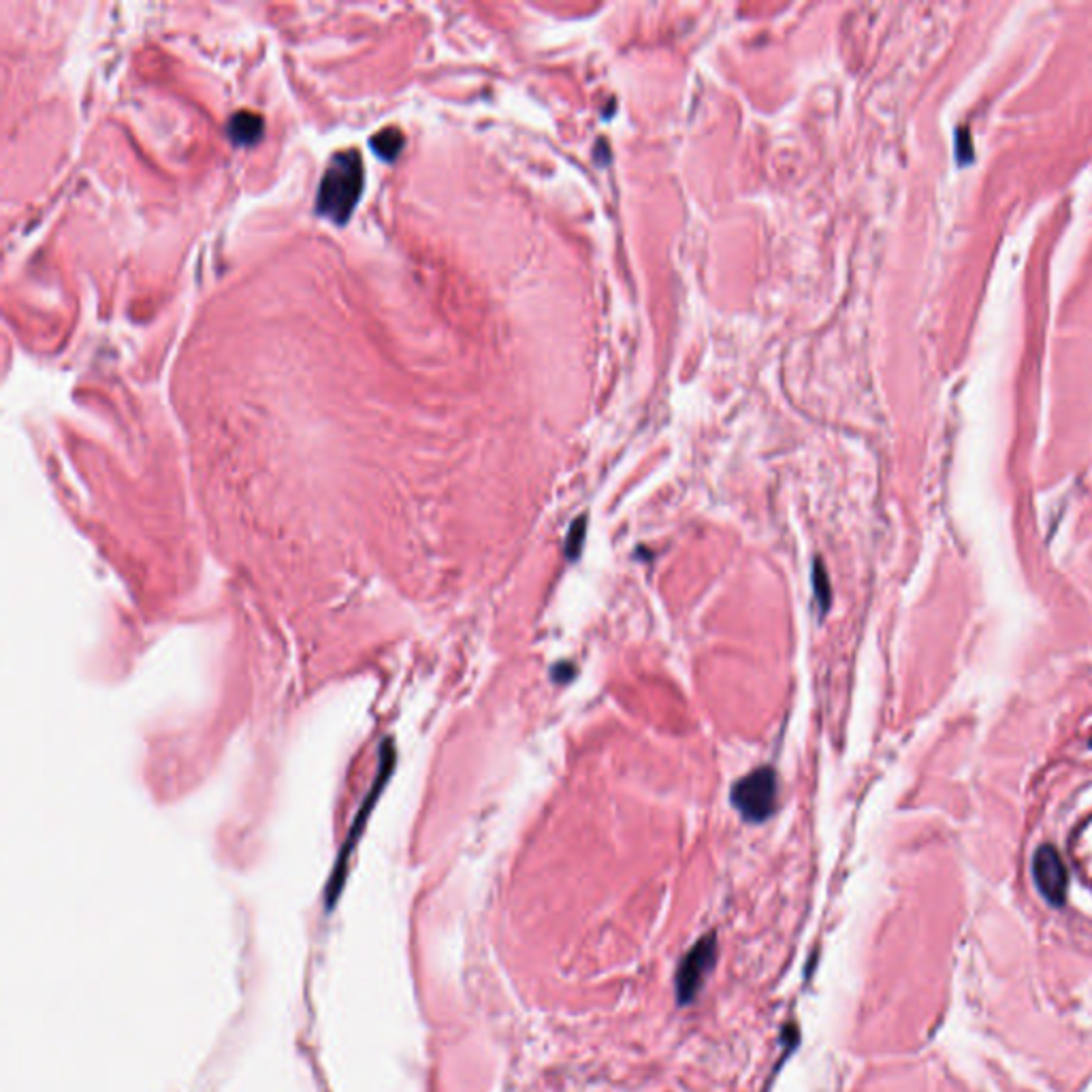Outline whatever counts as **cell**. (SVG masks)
Segmentation results:
<instances>
[{"instance_id":"6da1fadb","label":"cell","mask_w":1092,"mask_h":1092,"mask_svg":"<svg viewBox=\"0 0 1092 1092\" xmlns=\"http://www.w3.org/2000/svg\"><path fill=\"white\" fill-rule=\"evenodd\" d=\"M363 193V158L359 152H339L322 176L316 210L333 223L344 224L352 216Z\"/></svg>"},{"instance_id":"7a4b0ae2","label":"cell","mask_w":1092,"mask_h":1092,"mask_svg":"<svg viewBox=\"0 0 1092 1092\" xmlns=\"http://www.w3.org/2000/svg\"><path fill=\"white\" fill-rule=\"evenodd\" d=\"M393 768H395V749L391 747V741H386L385 745H382V751H380V771H378V777H375L372 790L367 792V796H366V801H363V807L359 811V815H356V820L352 821L348 839H346V843L342 845V851H339V856H337L336 869H333V873H331L329 888H327V905H329V909H331L333 905H336L337 894L344 888L346 873H348V862H350L352 850H355L356 839L361 837L363 828H366L369 815H372L374 804L378 802L380 793H382V790H385V785H386V781H389V774L393 773Z\"/></svg>"},{"instance_id":"3957f363","label":"cell","mask_w":1092,"mask_h":1092,"mask_svg":"<svg viewBox=\"0 0 1092 1092\" xmlns=\"http://www.w3.org/2000/svg\"><path fill=\"white\" fill-rule=\"evenodd\" d=\"M730 801L745 821L762 823L771 820L779 804V779L771 766H762L745 774L732 785Z\"/></svg>"},{"instance_id":"277c9868","label":"cell","mask_w":1092,"mask_h":1092,"mask_svg":"<svg viewBox=\"0 0 1092 1092\" xmlns=\"http://www.w3.org/2000/svg\"><path fill=\"white\" fill-rule=\"evenodd\" d=\"M1032 879L1049 905H1062L1069 890V873L1052 845H1041L1032 856Z\"/></svg>"},{"instance_id":"5b68a950","label":"cell","mask_w":1092,"mask_h":1092,"mask_svg":"<svg viewBox=\"0 0 1092 1092\" xmlns=\"http://www.w3.org/2000/svg\"><path fill=\"white\" fill-rule=\"evenodd\" d=\"M715 954H717V950H715V936L711 935L702 936L694 945V950L688 954V958L683 960L677 975V990L681 1002L691 1001L700 992L702 983L707 980V973L711 971L715 963Z\"/></svg>"},{"instance_id":"8992f818","label":"cell","mask_w":1092,"mask_h":1092,"mask_svg":"<svg viewBox=\"0 0 1092 1092\" xmlns=\"http://www.w3.org/2000/svg\"><path fill=\"white\" fill-rule=\"evenodd\" d=\"M262 130H265V122L252 111L235 113L226 124V135L237 146H252L262 137Z\"/></svg>"},{"instance_id":"52a82bcc","label":"cell","mask_w":1092,"mask_h":1092,"mask_svg":"<svg viewBox=\"0 0 1092 1092\" xmlns=\"http://www.w3.org/2000/svg\"><path fill=\"white\" fill-rule=\"evenodd\" d=\"M372 147L378 152L380 158L393 160V158H397L399 152H402L404 135L399 133L397 128H385V130H380L378 135H374Z\"/></svg>"},{"instance_id":"ba28073f","label":"cell","mask_w":1092,"mask_h":1092,"mask_svg":"<svg viewBox=\"0 0 1092 1092\" xmlns=\"http://www.w3.org/2000/svg\"><path fill=\"white\" fill-rule=\"evenodd\" d=\"M813 589H815V602L820 604L821 612L831 611L832 604V589H831V578H828V572L823 570L821 559H815L813 564Z\"/></svg>"},{"instance_id":"9c48e42d","label":"cell","mask_w":1092,"mask_h":1092,"mask_svg":"<svg viewBox=\"0 0 1092 1092\" xmlns=\"http://www.w3.org/2000/svg\"><path fill=\"white\" fill-rule=\"evenodd\" d=\"M584 534H587V521H584V517H581L576 518V523L570 527L568 540H565V555H568V559H578L584 542Z\"/></svg>"},{"instance_id":"30bf717a","label":"cell","mask_w":1092,"mask_h":1092,"mask_svg":"<svg viewBox=\"0 0 1092 1092\" xmlns=\"http://www.w3.org/2000/svg\"><path fill=\"white\" fill-rule=\"evenodd\" d=\"M574 677V666L570 664V661H562V664H557L553 668V679L559 683H568L570 679Z\"/></svg>"}]
</instances>
